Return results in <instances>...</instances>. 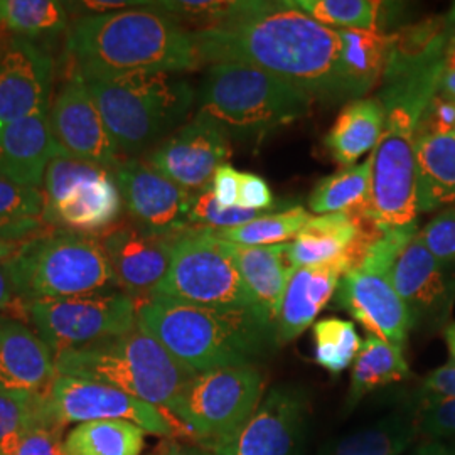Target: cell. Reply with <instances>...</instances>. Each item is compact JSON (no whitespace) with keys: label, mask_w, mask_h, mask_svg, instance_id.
Here are the masks:
<instances>
[{"label":"cell","mask_w":455,"mask_h":455,"mask_svg":"<svg viewBox=\"0 0 455 455\" xmlns=\"http://www.w3.org/2000/svg\"><path fill=\"white\" fill-rule=\"evenodd\" d=\"M449 20H430L395 33L390 65L381 83L385 127L374 147L366 214L383 228L417 225L415 144L419 124L445 75Z\"/></svg>","instance_id":"obj_1"},{"label":"cell","mask_w":455,"mask_h":455,"mask_svg":"<svg viewBox=\"0 0 455 455\" xmlns=\"http://www.w3.org/2000/svg\"><path fill=\"white\" fill-rule=\"evenodd\" d=\"M203 65L240 63L275 75L321 101H353L344 80L339 29L291 2H260L248 16L191 31Z\"/></svg>","instance_id":"obj_2"},{"label":"cell","mask_w":455,"mask_h":455,"mask_svg":"<svg viewBox=\"0 0 455 455\" xmlns=\"http://www.w3.org/2000/svg\"><path fill=\"white\" fill-rule=\"evenodd\" d=\"M66 54L82 78L186 73L203 66L193 34L148 2L103 16L73 19Z\"/></svg>","instance_id":"obj_3"},{"label":"cell","mask_w":455,"mask_h":455,"mask_svg":"<svg viewBox=\"0 0 455 455\" xmlns=\"http://www.w3.org/2000/svg\"><path fill=\"white\" fill-rule=\"evenodd\" d=\"M137 324L191 373L251 366L276 344L257 310H214L164 297L137 302Z\"/></svg>","instance_id":"obj_4"},{"label":"cell","mask_w":455,"mask_h":455,"mask_svg":"<svg viewBox=\"0 0 455 455\" xmlns=\"http://www.w3.org/2000/svg\"><path fill=\"white\" fill-rule=\"evenodd\" d=\"M124 159L152 150L188 120L196 93L180 73L83 78Z\"/></svg>","instance_id":"obj_5"},{"label":"cell","mask_w":455,"mask_h":455,"mask_svg":"<svg viewBox=\"0 0 455 455\" xmlns=\"http://www.w3.org/2000/svg\"><path fill=\"white\" fill-rule=\"evenodd\" d=\"M54 361L61 376L108 385L161 408L195 376L139 324L114 339L58 351Z\"/></svg>","instance_id":"obj_6"},{"label":"cell","mask_w":455,"mask_h":455,"mask_svg":"<svg viewBox=\"0 0 455 455\" xmlns=\"http://www.w3.org/2000/svg\"><path fill=\"white\" fill-rule=\"evenodd\" d=\"M315 98L275 75L240 63H216L199 92L197 115L227 137H261L309 114Z\"/></svg>","instance_id":"obj_7"},{"label":"cell","mask_w":455,"mask_h":455,"mask_svg":"<svg viewBox=\"0 0 455 455\" xmlns=\"http://www.w3.org/2000/svg\"><path fill=\"white\" fill-rule=\"evenodd\" d=\"M7 267L26 306L120 289L97 235L49 227L22 242Z\"/></svg>","instance_id":"obj_8"},{"label":"cell","mask_w":455,"mask_h":455,"mask_svg":"<svg viewBox=\"0 0 455 455\" xmlns=\"http://www.w3.org/2000/svg\"><path fill=\"white\" fill-rule=\"evenodd\" d=\"M152 297L206 309L257 310L231 243L204 228H191L172 238L169 270Z\"/></svg>","instance_id":"obj_9"},{"label":"cell","mask_w":455,"mask_h":455,"mask_svg":"<svg viewBox=\"0 0 455 455\" xmlns=\"http://www.w3.org/2000/svg\"><path fill=\"white\" fill-rule=\"evenodd\" d=\"M265 381L251 366L221 368L195 374L165 408L191 434L210 447L243 425L263 400Z\"/></svg>","instance_id":"obj_10"},{"label":"cell","mask_w":455,"mask_h":455,"mask_svg":"<svg viewBox=\"0 0 455 455\" xmlns=\"http://www.w3.org/2000/svg\"><path fill=\"white\" fill-rule=\"evenodd\" d=\"M137 300L124 291L84 293L26 306V319L52 353L114 339L137 327Z\"/></svg>","instance_id":"obj_11"},{"label":"cell","mask_w":455,"mask_h":455,"mask_svg":"<svg viewBox=\"0 0 455 455\" xmlns=\"http://www.w3.org/2000/svg\"><path fill=\"white\" fill-rule=\"evenodd\" d=\"M51 407L63 427L95 420H125L152 435L191 437L189 430L165 408L150 405L108 385L73 376H56L51 390Z\"/></svg>","instance_id":"obj_12"},{"label":"cell","mask_w":455,"mask_h":455,"mask_svg":"<svg viewBox=\"0 0 455 455\" xmlns=\"http://www.w3.org/2000/svg\"><path fill=\"white\" fill-rule=\"evenodd\" d=\"M112 172L124 208L137 227L159 236H174L191 229L193 193L167 180L146 159H124Z\"/></svg>","instance_id":"obj_13"},{"label":"cell","mask_w":455,"mask_h":455,"mask_svg":"<svg viewBox=\"0 0 455 455\" xmlns=\"http://www.w3.org/2000/svg\"><path fill=\"white\" fill-rule=\"evenodd\" d=\"M51 133L58 150L114 171L124 161L86 83L73 73L49 105Z\"/></svg>","instance_id":"obj_14"},{"label":"cell","mask_w":455,"mask_h":455,"mask_svg":"<svg viewBox=\"0 0 455 455\" xmlns=\"http://www.w3.org/2000/svg\"><path fill=\"white\" fill-rule=\"evenodd\" d=\"M227 133L212 120L196 114L152 150L147 164L189 193L212 186L214 172L229 159Z\"/></svg>","instance_id":"obj_15"},{"label":"cell","mask_w":455,"mask_h":455,"mask_svg":"<svg viewBox=\"0 0 455 455\" xmlns=\"http://www.w3.org/2000/svg\"><path fill=\"white\" fill-rule=\"evenodd\" d=\"M306 422L300 391L276 387L229 437L212 445L214 455H299Z\"/></svg>","instance_id":"obj_16"},{"label":"cell","mask_w":455,"mask_h":455,"mask_svg":"<svg viewBox=\"0 0 455 455\" xmlns=\"http://www.w3.org/2000/svg\"><path fill=\"white\" fill-rule=\"evenodd\" d=\"M336 302L383 341L403 347L413 327L405 302L393 287L390 270L358 265L342 275Z\"/></svg>","instance_id":"obj_17"},{"label":"cell","mask_w":455,"mask_h":455,"mask_svg":"<svg viewBox=\"0 0 455 455\" xmlns=\"http://www.w3.org/2000/svg\"><path fill=\"white\" fill-rule=\"evenodd\" d=\"M118 287L137 302L152 297L171 265L172 238L159 236L133 221H116L98 233Z\"/></svg>","instance_id":"obj_18"},{"label":"cell","mask_w":455,"mask_h":455,"mask_svg":"<svg viewBox=\"0 0 455 455\" xmlns=\"http://www.w3.org/2000/svg\"><path fill=\"white\" fill-rule=\"evenodd\" d=\"M52 78L48 51L12 36L0 48V125L49 110Z\"/></svg>","instance_id":"obj_19"},{"label":"cell","mask_w":455,"mask_h":455,"mask_svg":"<svg viewBox=\"0 0 455 455\" xmlns=\"http://www.w3.org/2000/svg\"><path fill=\"white\" fill-rule=\"evenodd\" d=\"M393 287L405 302L413 327L443 324L452 310L455 278L428 253L419 235L402 250L390 272Z\"/></svg>","instance_id":"obj_20"},{"label":"cell","mask_w":455,"mask_h":455,"mask_svg":"<svg viewBox=\"0 0 455 455\" xmlns=\"http://www.w3.org/2000/svg\"><path fill=\"white\" fill-rule=\"evenodd\" d=\"M56 376L48 344L22 321L0 314V390L51 395Z\"/></svg>","instance_id":"obj_21"},{"label":"cell","mask_w":455,"mask_h":455,"mask_svg":"<svg viewBox=\"0 0 455 455\" xmlns=\"http://www.w3.org/2000/svg\"><path fill=\"white\" fill-rule=\"evenodd\" d=\"M349 270L351 261L344 253L321 265L293 267L276 321V344L293 341L314 324L338 291L342 275Z\"/></svg>","instance_id":"obj_22"},{"label":"cell","mask_w":455,"mask_h":455,"mask_svg":"<svg viewBox=\"0 0 455 455\" xmlns=\"http://www.w3.org/2000/svg\"><path fill=\"white\" fill-rule=\"evenodd\" d=\"M124 201L108 169L75 184L60 201L44 208L43 221L51 228L98 235L116 223Z\"/></svg>","instance_id":"obj_23"},{"label":"cell","mask_w":455,"mask_h":455,"mask_svg":"<svg viewBox=\"0 0 455 455\" xmlns=\"http://www.w3.org/2000/svg\"><path fill=\"white\" fill-rule=\"evenodd\" d=\"M56 152L49 110L0 125L2 180L41 189L46 167Z\"/></svg>","instance_id":"obj_24"},{"label":"cell","mask_w":455,"mask_h":455,"mask_svg":"<svg viewBox=\"0 0 455 455\" xmlns=\"http://www.w3.org/2000/svg\"><path fill=\"white\" fill-rule=\"evenodd\" d=\"M287 250L289 243L270 246L231 243V251L253 297L255 307L261 319L274 329H276L283 292L293 270Z\"/></svg>","instance_id":"obj_25"},{"label":"cell","mask_w":455,"mask_h":455,"mask_svg":"<svg viewBox=\"0 0 455 455\" xmlns=\"http://www.w3.org/2000/svg\"><path fill=\"white\" fill-rule=\"evenodd\" d=\"M417 212H430L455 203V135L423 133L415 144Z\"/></svg>","instance_id":"obj_26"},{"label":"cell","mask_w":455,"mask_h":455,"mask_svg":"<svg viewBox=\"0 0 455 455\" xmlns=\"http://www.w3.org/2000/svg\"><path fill=\"white\" fill-rule=\"evenodd\" d=\"M385 127V107L379 98L349 101L325 135L332 159L344 167L356 165L361 156L373 152Z\"/></svg>","instance_id":"obj_27"},{"label":"cell","mask_w":455,"mask_h":455,"mask_svg":"<svg viewBox=\"0 0 455 455\" xmlns=\"http://www.w3.org/2000/svg\"><path fill=\"white\" fill-rule=\"evenodd\" d=\"M364 216V212L314 216L289 242V261L292 267H306L336 260L358 238Z\"/></svg>","instance_id":"obj_28"},{"label":"cell","mask_w":455,"mask_h":455,"mask_svg":"<svg viewBox=\"0 0 455 455\" xmlns=\"http://www.w3.org/2000/svg\"><path fill=\"white\" fill-rule=\"evenodd\" d=\"M344 80L351 100L379 86L390 65L395 34L383 31H341Z\"/></svg>","instance_id":"obj_29"},{"label":"cell","mask_w":455,"mask_h":455,"mask_svg":"<svg viewBox=\"0 0 455 455\" xmlns=\"http://www.w3.org/2000/svg\"><path fill=\"white\" fill-rule=\"evenodd\" d=\"M408 376L410 368L403 356V347L370 336L361 344L358 356L355 359L347 405L355 407L363 396L371 391L403 381Z\"/></svg>","instance_id":"obj_30"},{"label":"cell","mask_w":455,"mask_h":455,"mask_svg":"<svg viewBox=\"0 0 455 455\" xmlns=\"http://www.w3.org/2000/svg\"><path fill=\"white\" fill-rule=\"evenodd\" d=\"M146 432L125 420L78 423L65 437L66 455H140Z\"/></svg>","instance_id":"obj_31"},{"label":"cell","mask_w":455,"mask_h":455,"mask_svg":"<svg viewBox=\"0 0 455 455\" xmlns=\"http://www.w3.org/2000/svg\"><path fill=\"white\" fill-rule=\"evenodd\" d=\"M68 2L58 0H0V28L34 41L68 34L71 26Z\"/></svg>","instance_id":"obj_32"},{"label":"cell","mask_w":455,"mask_h":455,"mask_svg":"<svg viewBox=\"0 0 455 455\" xmlns=\"http://www.w3.org/2000/svg\"><path fill=\"white\" fill-rule=\"evenodd\" d=\"M371 161L344 167L339 172L319 180L309 197L312 212L336 214V212H366L370 201Z\"/></svg>","instance_id":"obj_33"},{"label":"cell","mask_w":455,"mask_h":455,"mask_svg":"<svg viewBox=\"0 0 455 455\" xmlns=\"http://www.w3.org/2000/svg\"><path fill=\"white\" fill-rule=\"evenodd\" d=\"M291 4L319 24L341 31H381L388 9V4L378 0H292Z\"/></svg>","instance_id":"obj_34"},{"label":"cell","mask_w":455,"mask_h":455,"mask_svg":"<svg viewBox=\"0 0 455 455\" xmlns=\"http://www.w3.org/2000/svg\"><path fill=\"white\" fill-rule=\"evenodd\" d=\"M314 216L302 206H293L278 212H267L260 218L227 229H208L212 236L229 243L246 246H270V244L289 243L300 229L306 227Z\"/></svg>","instance_id":"obj_35"},{"label":"cell","mask_w":455,"mask_h":455,"mask_svg":"<svg viewBox=\"0 0 455 455\" xmlns=\"http://www.w3.org/2000/svg\"><path fill=\"white\" fill-rule=\"evenodd\" d=\"M165 16L180 22L182 28L195 26L193 31L223 26L231 20L251 14L259 0H163L152 2Z\"/></svg>","instance_id":"obj_36"},{"label":"cell","mask_w":455,"mask_h":455,"mask_svg":"<svg viewBox=\"0 0 455 455\" xmlns=\"http://www.w3.org/2000/svg\"><path fill=\"white\" fill-rule=\"evenodd\" d=\"M415 420L390 417L342 439L329 455H400L415 437Z\"/></svg>","instance_id":"obj_37"},{"label":"cell","mask_w":455,"mask_h":455,"mask_svg":"<svg viewBox=\"0 0 455 455\" xmlns=\"http://www.w3.org/2000/svg\"><path fill=\"white\" fill-rule=\"evenodd\" d=\"M315 361L329 373L339 374L358 356L361 349L353 321L338 317L321 319L314 324Z\"/></svg>","instance_id":"obj_38"},{"label":"cell","mask_w":455,"mask_h":455,"mask_svg":"<svg viewBox=\"0 0 455 455\" xmlns=\"http://www.w3.org/2000/svg\"><path fill=\"white\" fill-rule=\"evenodd\" d=\"M49 422H58L51 407V395L0 390V442Z\"/></svg>","instance_id":"obj_39"},{"label":"cell","mask_w":455,"mask_h":455,"mask_svg":"<svg viewBox=\"0 0 455 455\" xmlns=\"http://www.w3.org/2000/svg\"><path fill=\"white\" fill-rule=\"evenodd\" d=\"M63 425L41 423L0 442V455H66Z\"/></svg>","instance_id":"obj_40"},{"label":"cell","mask_w":455,"mask_h":455,"mask_svg":"<svg viewBox=\"0 0 455 455\" xmlns=\"http://www.w3.org/2000/svg\"><path fill=\"white\" fill-rule=\"evenodd\" d=\"M267 212H253V210H243V208L221 206L212 196V189L208 188L201 193H196L191 212H189V225L191 228L227 229V228L246 225Z\"/></svg>","instance_id":"obj_41"},{"label":"cell","mask_w":455,"mask_h":455,"mask_svg":"<svg viewBox=\"0 0 455 455\" xmlns=\"http://www.w3.org/2000/svg\"><path fill=\"white\" fill-rule=\"evenodd\" d=\"M44 196L39 188L0 178V218L43 220Z\"/></svg>","instance_id":"obj_42"},{"label":"cell","mask_w":455,"mask_h":455,"mask_svg":"<svg viewBox=\"0 0 455 455\" xmlns=\"http://www.w3.org/2000/svg\"><path fill=\"white\" fill-rule=\"evenodd\" d=\"M417 235L428 253L442 265L455 263V208L439 212Z\"/></svg>","instance_id":"obj_43"},{"label":"cell","mask_w":455,"mask_h":455,"mask_svg":"<svg viewBox=\"0 0 455 455\" xmlns=\"http://www.w3.org/2000/svg\"><path fill=\"white\" fill-rule=\"evenodd\" d=\"M415 425L432 437L455 434V398L427 396L417 410Z\"/></svg>","instance_id":"obj_44"},{"label":"cell","mask_w":455,"mask_h":455,"mask_svg":"<svg viewBox=\"0 0 455 455\" xmlns=\"http://www.w3.org/2000/svg\"><path fill=\"white\" fill-rule=\"evenodd\" d=\"M455 129V103L449 98L437 93L425 108L420 124H419V133H452Z\"/></svg>","instance_id":"obj_45"},{"label":"cell","mask_w":455,"mask_h":455,"mask_svg":"<svg viewBox=\"0 0 455 455\" xmlns=\"http://www.w3.org/2000/svg\"><path fill=\"white\" fill-rule=\"evenodd\" d=\"M238 208L253 212H274L275 197L272 195V189L267 184V180L257 174L243 172Z\"/></svg>","instance_id":"obj_46"},{"label":"cell","mask_w":455,"mask_h":455,"mask_svg":"<svg viewBox=\"0 0 455 455\" xmlns=\"http://www.w3.org/2000/svg\"><path fill=\"white\" fill-rule=\"evenodd\" d=\"M243 172L235 169L229 164H223L212 176V196L221 206L227 208H238L240 199V186H242Z\"/></svg>","instance_id":"obj_47"},{"label":"cell","mask_w":455,"mask_h":455,"mask_svg":"<svg viewBox=\"0 0 455 455\" xmlns=\"http://www.w3.org/2000/svg\"><path fill=\"white\" fill-rule=\"evenodd\" d=\"M147 4L148 2H135V0H80V2H68V7L73 19H76V17L112 14V12L125 11L132 7H142Z\"/></svg>","instance_id":"obj_48"},{"label":"cell","mask_w":455,"mask_h":455,"mask_svg":"<svg viewBox=\"0 0 455 455\" xmlns=\"http://www.w3.org/2000/svg\"><path fill=\"white\" fill-rule=\"evenodd\" d=\"M43 220H16V218H0V242L22 243L31 240L36 235L48 229Z\"/></svg>","instance_id":"obj_49"},{"label":"cell","mask_w":455,"mask_h":455,"mask_svg":"<svg viewBox=\"0 0 455 455\" xmlns=\"http://www.w3.org/2000/svg\"><path fill=\"white\" fill-rule=\"evenodd\" d=\"M0 314L24 317L26 319V304L17 295L16 285L7 267V260H0Z\"/></svg>","instance_id":"obj_50"},{"label":"cell","mask_w":455,"mask_h":455,"mask_svg":"<svg viewBox=\"0 0 455 455\" xmlns=\"http://www.w3.org/2000/svg\"><path fill=\"white\" fill-rule=\"evenodd\" d=\"M422 390L427 396L455 398V363L451 361L434 370L423 379Z\"/></svg>","instance_id":"obj_51"},{"label":"cell","mask_w":455,"mask_h":455,"mask_svg":"<svg viewBox=\"0 0 455 455\" xmlns=\"http://www.w3.org/2000/svg\"><path fill=\"white\" fill-rule=\"evenodd\" d=\"M449 33L445 39V48H443V63H445V73L455 71V22H452L449 17Z\"/></svg>","instance_id":"obj_52"},{"label":"cell","mask_w":455,"mask_h":455,"mask_svg":"<svg viewBox=\"0 0 455 455\" xmlns=\"http://www.w3.org/2000/svg\"><path fill=\"white\" fill-rule=\"evenodd\" d=\"M439 93L455 103V71H449L443 75L440 82Z\"/></svg>","instance_id":"obj_53"},{"label":"cell","mask_w":455,"mask_h":455,"mask_svg":"<svg viewBox=\"0 0 455 455\" xmlns=\"http://www.w3.org/2000/svg\"><path fill=\"white\" fill-rule=\"evenodd\" d=\"M161 455H214L206 451H199V449H193V447H180V445H172L167 451H164Z\"/></svg>","instance_id":"obj_54"},{"label":"cell","mask_w":455,"mask_h":455,"mask_svg":"<svg viewBox=\"0 0 455 455\" xmlns=\"http://www.w3.org/2000/svg\"><path fill=\"white\" fill-rule=\"evenodd\" d=\"M445 341H447V346H449L451 358L455 363V323L445 327Z\"/></svg>","instance_id":"obj_55"},{"label":"cell","mask_w":455,"mask_h":455,"mask_svg":"<svg viewBox=\"0 0 455 455\" xmlns=\"http://www.w3.org/2000/svg\"><path fill=\"white\" fill-rule=\"evenodd\" d=\"M22 243H9V242H0V260H7V259H11L14 253H16L17 250H19V246Z\"/></svg>","instance_id":"obj_56"},{"label":"cell","mask_w":455,"mask_h":455,"mask_svg":"<svg viewBox=\"0 0 455 455\" xmlns=\"http://www.w3.org/2000/svg\"><path fill=\"white\" fill-rule=\"evenodd\" d=\"M420 455H451L447 454L445 451H440L437 447H432V449H428V451H423Z\"/></svg>","instance_id":"obj_57"},{"label":"cell","mask_w":455,"mask_h":455,"mask_svg":"<svg viewBox=\"0 0 455 455\" xmlns=\"http://www.w3.org/2000/svg\"><path fill=\"white\" fill-rule=\"evenodd\" d=\"M449 19H451V20H452V22H455V4H454V7H452V11H451V14H449Z\"/></svg>","instance_id":"obj_58"},{"label":"cell","mask_w":455,"mask_h":455,"mask_svg":"<svg viewBox=\"0 0 455 455\" xmlns=\"http://www.w3.org/2000/svg\"><path fill=\"white\" fill-rule=\"evenodd\" d=\"M452 133H454V135H455V129H454V132H452Z\"/></svg>","instance_id":"obj_59"}]
</instances>
